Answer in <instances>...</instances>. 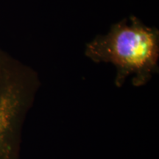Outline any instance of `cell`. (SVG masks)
Returning a JSON list of instances; mask_svg holds the SVG:
<instances>
[{
    "label": "cell",
    "instance_id": "obj_1",
    "mask_svg": "<svg viewBox=\"0 0 159 159\" xmlns=\"http://www.w3.org/2000/svg\"><path fill=\"white\" fill-rule=\"evenodd\" d=\"M85 54L96 63L114 66L117 87L129 77L135 86H142L158 71V30L131 16L113 25L107 34L97 35L87 44Z\"/></svg>",
    "mask_w": 159,
    "mask_h": 159
},
{
    "label": "cell",
    "instance_id": "obj_2",
    "mask_svg": "<svg viewBox=\"0 0 159 159\" xmlns=\"http://www.w3.org/2000/svg\"><path fill=\"white\" fill-rule=\"evenodd\" d=\"M39 85L35 71L0 49V159H20L22 127Z\"/></svg>",
    "mask_w": 159,
    "mask_h": 159
}]
</instances>
